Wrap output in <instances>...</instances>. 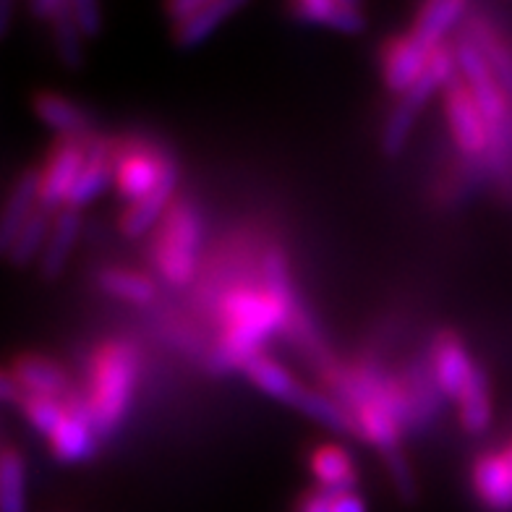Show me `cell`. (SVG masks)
Masks as SVG:
<instances>
[{
    "label": "cell",
    "instance_id": "603a6c76",
    "mask_svg": "<svg viewBox=\"0 0 512 512\" xmlns=\"http://www.w3.org/2000/svg\"><path fill=\"white\" fill-rule=\"evenodd\" d=\"M465 37L476 42V48L484 53L489 66L494 68L502 87L512 92V50L505 40H499V32L486 19H471L465 24Z\"/></svg>",
    "mask_w": 512,
    "mask_h": 512
},
{
    "label": "cell",
    "instance_id": "44dd1931",
    "mask_svg": "<svg viewBox=\"0 0 512 512\" xmlns=\"http://www.w3.org/2000/svg\"><path fill=\"white\" fill-rule=\"evenodd\" d=\"M460 426L468 434L486 432L492 421V400H489V382L479 364L473 366L471 377L460 392Z\"/></svg>",
    "mask_w": 512,
    "mask_h": 512
},
{
    "label": "cell",
    "instance_id": "9c48e42d",
    "mask_svg": "<svg viewBox=\"0 0 512 512\" xmlns=\"http://www.w3.org/2000/svg\"><path fill=\"white\" fill-rule=\"evenodd\" d=\"M63 403V421L50 434V450L63 463H76L92 455L95 450V421L89 411L87 395L76 390H68L61 398Z\"/></svg>",
    "mask_w": 512,
    "mask_h": 512
},
{
    "label": "cell",
    "instance_id": "74e56055",
    "mask_svg": "<svg viewBox=\"0 0 512 512\" xmlns=\"http://www.w3.org/2000/svg\"><path fill=\"white\" fill-rule=\"evenodd\" d=\"M21 398H24V390H21L19 384H16V379L11 377V371H3L0 374V400L6 405L11 403H21Z\"/></svg>",
    "mask_w": 512,
    "mask_h": 512
},
{
    "label": "cell",
    "instance_id": "52a82bcc",
    "mask_svg": "<svg viewBox=\"0 0 512 512\" xmlns=\"http://www.w3.org/2000/svg\"><path fill=\"white\" fill-rule=\"evenodd\" d=\"M95 134H63L53 142L45 165L40 168V207L48 209L50 215H58L68 202V194L74 189L76 178L81 173L87 149Z\"/></svg>",
    "mask_w": 512,
    "mask_h": 512
},
{
    "label": "cell",
    "instance_id": "d6986e66",
    "mask_svg": "<svg viewBox=\"0 0 512 512\" xmlns=\"http://www.w3.org/2000/svg\"><path fill=\"white\" fill-rule=\"evenodd\" d=\"M32 110L42 123H48L58 134H89L92 131V121L89 115L76 105L74 100H68L55 92H34L32 95Z\"/></svg>",
    "mask_w": 512,
    "mask_h": 512
},
{
    "label": "cell",
    "instance_id": "d6a6232c",
    "mask_svg": "<svg viewBox=\"0 0 512 512\" xmlns=\"http://www.w3.org/2000/svg\"><path fill=\"white\" fill-rule=\"evenodd\" d=\"M71 19H74L81 37H97V34H100L102 14L100 6L92 3V0H74V3H71Z\"/></svg>",
    "mask_w": 512,
    "mask_h": 512
},
{
    "label": "cell",
    "instance_id": "cb8c5ba5",
    "mask_svg": "<svg viewBox=\"0 0 512 512\" xmlns=\"http://www.w3.org/2000/svg\"><path fill=\"white\" fill-rule=\"evenodd\" d=\"M290 405H296L298 411L306 413V416L317 418L319 424L330 426L335 432H343V434H358V426H356V418L353 413L340 405L337 400H330L327 395L322 392H314V390H306L304 384L298 387V392L293 395Z\"/></svg>",
    "mask_w": 512,
    "mask_h": 512
},
{
    "label": "cell",
    "instance_id": "ffe728a7",
    "mask_svg": "<svg viewBox=\"0 0 512 512\" xmlns=\"http://www.w3.org/2000/svg\"><path fill=\"white\" fill-rule=\"evenodd\" d=\"M465 14H468L465 0H434V3L418 8L411 34L418 42H424L426 48H437L445 42L442 37L447 34V29Z\"/></svg>",
    "mask_w": 512,
    "mask_h": 512
},
{
    "label": "cell",
    "instance_id": "7c38bea8",
    "mask_svg": "<svg viewBox=\"0 0 512 512\" xmlns=\"http://www.w3.org/2000/svg\"><path fill=\"white\" fill-rule=\"evenodd\" d=\"M473 361L465 353V345L452 330H439L432 343V371L442 395L460 400L465 382L471 377Z\"/></svg>",
    "mask_w": 512,
    "mask_h": 512
},
{
    "label": "cell",
    "instance_id": "6da1fadb",
    "mask_svg": "<svg viewBox=\"0 0 512 512\" xmlns=\"http://www.w3.org/2000/svg\"><path fill=\"white\" fill-rule=\"evenodd\" d=\"M296 309V306H293ZM290 309V311H293ZM290 311L272 301L264 288L254 285H236L220 301V322H223V340L212 356L217 371L238 369L243 358L256 353V345L275 330H283Z\"/></svg>",
    "mask_w": 512,
    "mask_h": 512
},
{
    "label": "cell",
    "instance_id": "836d02e7",
    "mask_svg": "<svg viewBox=\"0 0 512 512\" xmlns=\"http://www.w3.org/2000/svg\"><path fill=\"white\" fill-rule=\"evenodd\" d=\"M322 489L330 497L332 512H366L364 499L358 497L356 489H327V486H322Z\"/></svg>",
    "mask_w": 512,
    "mask_h": 512
},
{
    "label": "cell",
    "instance_id": "277c9868",
    "mask_svg": "<svg viewBox=\"0 0 512 512\" xmlns=\"http://www.w3.org/2000/svg\"><path fill=\"white\" fill-rule=\"evenodd\" d=\"M455 45H437V50L432 53V61L426 66L424 76L413 84L400 102L392 108L390 118H387V126H384V134H382V152L387 157H395L403 149L405 139L411 134V126H413V118L421 108H424V102L432 97L434 89H445L447 81L455 76Z\"/></svg>",
    "mask_w": 512,
    "mask_h": 512
},
{
    "label": "cell",
    "instance_id": "ba28073f",
    "mask_svg": "<svg viewBox=\"0 0 512 512\" xmlns=\"http://www.w3.org/2000/svg\"><path fill=\"white\" fill-rule=\"evenodd\" d=\"M445 113L450 123L452 139L460 147L465 157H484L489 142H492V131L481 113L479 102L473 100L471 89L465 84L460 74L452 76L445 84Z\"/></svg>",
    "mask_w": 512,
    "mask_h": 512
},
{
    "label": "cell",
    "instance_id": "e575fe53",
    "mask_svg": "<svg viewBox=\"0 0 512 512\" xmlns=\"http://www.w3.org/2000/svg\"><path fill=\"white\" fill-rule=\"evenodd\" d=\"M207 3L209 0H173V3L165 6V16L173 21V27H178V24H186V21L194 19L199 11H204Z\"/></svg>",
    "mask_w": 512,
    "mask_h": 512
},
{
    "label": "cell",
    "instance_id": "8d00e7d4",
    "mask_svg": "<svg viewBox=\"0 0 512 512\" xmlns=\"http://www.w3.org/2000/svg\"><path fill=\"white\" fill-rule=\"evenodd\" d=\"M66 8L68 3H63V0H32V3H29V11H32L37 19L48 21V24L55 16H61Z\"/></svg>",
    "mask_w": 512,
    "mask_h": 512
},
{
    "label": "cell",
    "instance_id": "f1b7e54d",
    "mask_svg": "<svg viewBox=\"0 0 512 512\" xmlns=\"http://www.w3.org/2000/svg\"><path fill=\"white\" fill-rule=\"evenodd\" d=\"M0 512H27L24 502V463L11 442L0 452Z\"/></svg>",
    "mask_w": 512,
    "mask_h": 512
},
{
    "label": "cell",
    "instance_id": "4dcf8cb0",
    "mask_svg": "<svg viewBox=\"0 0 512 512\" xmlns=\"http://www.w3.org/2000/svg\"><path fill=\"white\" fill-rule=\"evenodd\" d=\"M29 424L42 434H53L63 421V403L58 398H45V395H24L19 403Z\"/></svg>",
    "mask_w": 512,
    "mask_h": 512
},
{
    "label": "cell",
    "instance_id": "5b68a950",
    "mask_svg": "<svg viewBox=\"0 0 512 512\" xmlns=\"http://www.w3.org/2000/svg\"><path fill=\"white\" fill-rule=\"evenodd\" d=\"M168 152L152 147L144 139H118L113 142V181L128 204L139 202L155 189L162 176L173 168Z\"/></svg>",
    "mask_w": 512,
    "mask_h": 512
},
{
    "label": "cell",
    "instance_id": "f35d334b",
    "mask_svg": "<svg viewBox=\"0 0 512 512\" xmlns=\"http://www.w3.org/2000/svg\"><path fill=\"white\" fill-rule=\"evenodd\" d=\"M11 11H14V6H11L8 0H3V3H0V34L8 32V24H11Z\"/></svg>",
    "mask_w": 512,
    "mask_h": 512
},
{
    "label": "cell",
    "instance_id": "9a60e30c",
    "mask_svg": "<svg viewBox=\"0 0 512 512\" xmlns=\"http://www.w3.org/2000/svg\"><path fill=\"white\" fill-rule=\"evenodd\" d=\"M288 11L293 19L304 24H324L345 34H358L366 29L364 11L351 0H298Z\"/></svg>",
    "mask_w": 512,
    "mask_h": 512
},
{
    "label": "cell",
    "instance_id": "4fadbf2b",
    "mask_svg": "<svg viewBox=\"0 0 512 512\" xmlns=\"http://www.w3.org/2000/svg\"><path fill=\"white\" fill-rule=\"evenodd\" d=\"M40 168H27L16 178L14 189L8 191L3 215H0V251L6 254L14 246L21 228L29 223L34 209L40 207Z\"/></svg>",
    "mask_w": 512,
    "mask_h": 512
},
{
    "label": "cell",
    "instance_id": "30bf717a",
    "mask_svg": "<svg viewBox=\"0 0 512 512\" xmlns=\"http://www.w3.org/2000/svg\"><path fill=\"white\" fill-rule=\"evenodd\" d=\"M437 48H426L411 32L390 37L379 50V63H382V79L390 92L403 97L408 89L424 76L426 66L432 61V53Z\"/></svg>",
    "mask_w": 512,
    "mask_h": 512
},
{
    "label": "cell",
    "instance_id": "e0dca14e",
    "mask_svg": "<svg viewBox=\"0 0 512 512\" xmlns=\"http://www.w3.org/2000/svg\"><path fill=\"white\" fill-rule=\"evenodd\" d=\"M176 181H178V170L176 165H173V168L162 176V181L157 183L155 189L149 191L147 196H142L139 202L128 204L126 212H123L121 220H118V225H121V230L126 233V236L131 238L142 236V233H147L152 225L160 223L162 215H165V209H168L170 202H173Z\"/></svg>",
    "mask_w": 512,
    "mask_h": 512
},
{
    "label": "cell",
    "instance_id": "7a4b0ae2",
    "mask_svg": "<svg viewBox=\"0 0 512 512\" xmlns=\"http://www.w3.org/2000/svg\"><path fill=\"white\" fill-rule=\"evenodd\" d=\"M139 374L136 348L126 340H108L97 345L89 361L87 403L95 421L97 437L113 432L123 418Z\"/></svg>",
    "mask_w": 512,
    "mask_h": 512
},
{
    "label": "cell",
    "instance_id": "d4e9b609",
    "mask_svg": "<svg viewBox=\"0 0 512 512\" xmlns=\"http://www.w3.org/2000/svg\"><path fill=\"white\" fill-rule=\"evenodd\" d=\"M311 473L327 489H356V468L351 455L337 445H322L311 455Z\"/></svg>",
    "mask_w": 512,
    "mask_h": 512
},
{
    "label": "cell",
    "instance_id": "d590c367",
    "mask_svg": "<svg viewBox=\"0 0 512 512\" xmlns=\"http://www.w3.org/2000/svg\"><path fill=\"white\" fill-rule=\"evenodd\" d=\"M296 512H332L330 497H327V492H324L322 486L309 489V492H304L301 497H298Z\"/></svg>",
    "mask_w": 512,
    "mask_h": 512
},
{
    "label": "cell",
    "instance_id": "2e32d148",
    "mask_svg": "<svg viewBox=\"0 0 512 512\" xmlns=\"http://www.w3.org/2000/svg\"><path fill=\"white\" fill-rule=\"evenodd\" d=\"M113 176V142L95 136L92 144L87 149V157H84V165H81V173L76 178L74 189L68 194V209H79L81 204L92 202L102 189L108 178Z\"/></svg>",
    "mask_w": 512,
    "mask_h": 512
},
{
    "label": "cell",
    "instance_id": "f546056e",
    "mask_svg": "<svg viewBox=\"0 0 512 512\" xmlns=\"http://www.w3.org/2000/svg\"><path fill=\"white\" fill-rule=\"evenodd\" d=\"M50 37H53V48L58 61L66 68L76 71L84 66V48H81V32L76 29L74 19H71V3L61 16H55L50 21Z\"/></svg>",
    "mask_w": 512,
    "mask_h": 512
},
{
    "label": "cell",
    "instance_id": "3957f363",
    "mask_svg": "<svg viewBox=\"0 0 512 512\" xmlns=\"http://www.w3.org/2000/svg\"><path fill=\"white\" fill-rule=\"evenodd\" d=\"M199 215L186 199H173L152 236V262L170 285H186L194 275Z\"/></svg>",
    "mask_w": 512,
    "mask_h": 512
},
{
    "label": "cell",
    "instance_id": "5bb4252c",
    "mask_svg": "<svg viewBox=\"0 0 512 512\" xmlns=\"http://www.w3.org/2000/svg\"><path fill=\"white\" fill-rule=\"evenodd\" d=\"M8 371H11V377L24 390V395H45V398L61 400L68 392L66 371L58 364H53L50 358L24 353V356H16L11 361Z\"/></svg>",
    "mask_w": 512,
    "mask_h": 512
},
{
    "label": "cell",
    "instance_id": "83f0119b",
    "mask_svg": "<svg viewBox=\"0 0 512 512\" xmlns=\"http://www.w3.org/2000/svg\"><path fill=\"white\" fill-rule=\"evenodd\" d=\"M97 283L110 296L128 301V304H149L155 298V283L139 272L121 270V267H108L97 275Z\"/></svg>",
    "mask_w": 512,
    "mask_h": 512
},
{
    "label": "cell",
    "instance_id": "1f68e13d",
    "mask_svg": "<svg viewBox=\"0 0 512 512\" xmlns=\"http://www.w3.org/2000/svg\"><path fill=\"white\" fill-rule=\"evenodd\" d=\"M384 465H387V471H390L392 486H395L398 497L403 499L405 505H413L418 499V484L413 481V471L411 465H408V460H405L403 450L398 447V450L384 452Z\"/></svg>",
    "mask_w": 512,
    "mask_h": 512
},
{
    "label": "cell",
    "instance_id": "7402d4cb",
    "mask_svg": "<svg viewBox=\"0 0 512 512\" xmlns=\"http://www.w3.org/2000/svg\"><path fill=\"white\" fill-rule=\"evenodd\" d=\"M238 369H241L243 374H246V377H249L256 387H259V390L267 392V395H272V398L283 400V403H290V400H293V395L298 392V387H301V384L290 377L283 366L275 364L272 358H267L264 353H259V351L243 358V364L238 366Z\"/></svg>",
    "mask_w": 512,
    "mask_h": 512
},
{
    "label": "cell",
    "instance_id": "8992f818",
    "mask_svg": "<svg viewBox=\"0 0 512 512\" xmlns=\"http://www.w3.org/2000/svg\"><path fill=\"white\" fill-rule=\"evenodd\" d=\"M455 58H458L460 76L465 79L473 100L479 102L481 113H484L486 123H489V131L494 134V131H502V128L510 126L512 110L507 105V89L502 87V81L497 79L484 53L476 48V42H471L463 34L455 42Z\"/></svg>",
    "mask_w": 512,
    "mask_h": 512
},
{
    "label": "cell",
    "instance_id": "484cf974",
    "mask_svg": "<svg viewBox=\"0 0 512 512\" xmlns=\"http://www.w3.org/2000/svg\"><path fill=\"white\" fill-rule=\"evenodd\" d=\"M241 6V0H209L207 6H204V11H199L194 19L173 27V40H176L178 48L183 50L194 48V45H199L202 40H207L212 29L220 27V21H223L225 16H230Z\"/></svg>",
    "mask_w": 512,
    "mask_h": 512
},
{
    "label": "cell",
    "instance_id": "ac0fdd59",
    "mask_svg": "<svg viewBox=\"0 0 512 512\" xmlns=\"http://www.w3.org/2000/svg\"><path fill=\"white\" fill-rule=\"evenodd\" d=\"M76 233H79V209L63 207L55 215L45 251H42L40 262H37L42 280H55V277L61 275L68 254H71V246L76 241Z\"/></svg>",
    "mask_w": 512,
    "mask_h": 512
},
{
    "label": "cell",
    "instance_id": "8fae6325",
    "mask_svg": "<svg viewBox=\"0 0 512 512\" xmlns=\"http://www.w3.org/2000/svg\"><path fill=\"white\" fill-rule=\"evenodd\" d=\"M473 492L489 512H512V439L499 450L481 452L473 463Z\"/></svg>",
    "mask_w": 512,
    "mask_h": 512
},
{
    "label": "cell",
    "instance_id": "4316f807",
    "mask_svg": "<svg viewBox=\"0 0 512 512\" xmlns=\"http://www.w3.org/2000/svg\"><path fill=\"white\" fill-rule=\"evenodd\" d=\"M50 228H53V223H50L48 209H42V207L34 209V215L29 217V223L24 225L19 236H16L14 246L6 251L8 262L14 264L16 270H21V267L32 264L37 256H42L45 243H48Z\"/></svg>",
    "mask_w": 512,
    "mask_h": 512
}]
</instances>
